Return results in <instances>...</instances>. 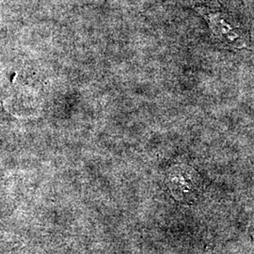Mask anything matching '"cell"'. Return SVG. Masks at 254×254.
I'll list each match as a JSON object with an SVG mask.
<instances>
[{
	"label": "cell",
	"instance_id": "obj_1",
	"mask_svg": "<svg viewBox=\"0 0 254 254\" xmlns=\"http://www.w3.org/2000/svg\"><path fill=\"white\" fill-rule=\"evenodd\" d=\"M193 171L183 170V168H174L170 175V184L174 196L177 199H189L197 190V175L192 174Z\"/></svg>",
	"mask_w": 254,
	"mask_h": 254
}]
</instances>
